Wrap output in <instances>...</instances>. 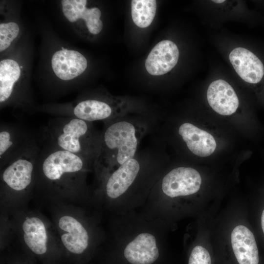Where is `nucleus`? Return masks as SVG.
Here are the masks:
<instances>
[{"mask_svg": "<svg viewBox=\"0 0 264 264\" xmlns=\"http://www.w3.org/2000/svg\"><path fill=\"white\" fill-rule=\"evenodd\" d=\"M53 112L90 122L103 121L105 123L126 115L124 111L113 107L109 102L97 99L82 100L66 109Z\"/></svg>", "mask_w": 264, "mask_h": 264, "instance_id": "6e6552de", "label": "nucleus"}, {"mask_svg": "<svg viewBox=\"0 0 264 264\" xmlns=\"http://www.w3.org/2000/svg\"><path fill=\"white\" fill-rule=\"evenodd\" d=\"M20 32L18 24L13 22L0 24V51L7 49Z\"/></svg>", "mask_w": 264, "mask_h": 264, "instance_id": "aec40b11", "label": "nucleus"}, {"mask_svg": "<svg viewBox=\"0 0 264 264\" xmlns=\"http://www.w3.org/2000/svg\"><path fill=\"white\" fill-rule=\"evenodd\" d=\"M23 240L31 252L39 258L49 254V236L44 221L39 217H26L22 222Z\"/></svg>", "mask_w": 264, "mask_h": 264, "instance_id": "ddd939ff", "label": "nucleus"}, {"mask_svg": "<svg viewBox=\"0 0 264 264\" xmlns=\"http://www.w3.org/2000/svg\"><path fill=\"white\" fill-rule=\"evenodd\" d=\"M41 151L34 140L0 169L2 192L22 195L30 191L35 184L36 167Z\"/></svg>", "mask_w": 264, "mask_h": 264, "instance_id": "0eeeda50", "label": "nucleus"}, {"mask_svg": "<svg viewBox=\"0 0 264 264\" xmlns=\"http://www.w3.org/2000/svg\"><path fill=\"white\" fill-rule=\"evenodd\" d=\"M212 1L215 2V3H223V2L225 1V0H212Z\"/></svg>", "mask_w": 264, "mask_h": 264, "instance_id": "5701e85b", "label": "nucleus"}, {"mask_svg": "<svg viewBox=\"0 0 264 264\" xmlns=\"http://www.w3.org/2000/svg\"><path fill=\"white\" fill-rule=\"evenodd\" d=\"M156 120L125 115L104 123L94 164L96 183L135 156Z\"/></svg>", "mask_w": 264, "mask_h": 264, "instance_id": "7ed1b4c3", "label": "nucleus"}, {"mask_svg": "<svg viewBox=\"0 0 264 264\" xmlns=\"http://www.w3.org/2000/svg\"><path fill=\"white\" fill-rule=\"evenodd\" d=\"M34 140L21 128L2 124L0 128V169Z\"/></svg>", "mask_w": 264, "mask_h": 264, "instance_id": "1a4fd4ad", "label": "nucleus"}, {"mask_svg": "<svg viewBox=\"0 0 264 264\" xmlns=\"http://www.w3.org/2000/svg\"><path fill=\"white\" fill-rule=\"evenodd\" d=\"M131 9L134 23L140 28H145L151 24L154 19L156 2L154 0H132Z\"/></svg>", "mask_w": 264, "mask_h": 264, "instance_id": "6ab92c4d", "label": "nucleus"}, {"mask_svg": "<svg viewBox=\"0 0 264 264\" xmlns=\"http://www.w3.org/2000/svg\"><path fill=\"white\" fill-rule=\"evenodd\" d=\"M164 169L160 143L139 150L96 184L91 200L98 210L110 215L141 208Z\"/></svg>", "mask_w": 264, "mask_h": 264, "instance_id": "f257e3e1", "label": "nucleus"}, {"mask_svg": "<svg viewBox=\"0 0 264 264\" xmlns=\"http://www.w3.org/2000/svg\"><path fill=\"white\" fill-rule=\"evenodd\" d=\"M45 132L49 145L77 154L94 164L101 132L92 122L65 117L50 120Z\"/></svg>", "mask_w": 264, "mask_h": 264, "instance_id": "39448f33", "label": "nucleus"}, {"mask_svg": "<svg viewBox=\"0 0 264 264\" xmlns=\"http://www.w3.org/2000/svg\"><path fill=\"white\" fill-rule=\"evenodd\" d=\"M88 62L80 52L71 49H62L55 52L51 58L52 69L60 79H74L86 69Z\"/></svg>", "mask_w": 264, "mask_h": 264, "instance_id": "f8f14e48", "label": "nucleus"}, {"mask_svg": "<svg viewBox=\"0 0 264 264\" xmlns=\"http://www.w3.org/2000/svg\"><path fill=\"white\" fill-rule=\"evenodd\" d=\"M231 244L239 264H258L259 253L255 237L246 226H236L231 235Z\"/></svg>", "mask_w": 264, "mask_h": 264, "instance_id": "f3484780", "label": "nucleus"}, {"mask_svg": "<svg viewBox=\"0 0 264 264\" xmlns=\"http://www.w3.org/2000/svg\"><path fill=\"white\" fill-rule=\"evenodd\" d=\"M96 216L80 219L69 214L61 216L57 221L62 245L67 252L80 257L93 250L103 242L105 233L98 225Z\"/></svg>", "mask_w": 264, "mask_h": 264, "instance_id": "423d86ee", "label": "nucleus"}, {"mask_svg": "<svg viewBox=\"0 0 264 264\" xmlns=\"http://www.w3.org/2000/svg\"><path fill=\"white\" fill-rule=\"evenodd\" d=\"M178 132L187 148L195 155L206 157L212 154L216 149V142L214 137L192 123H182L178 128Z\"/></svg>", "mask_w": 264, "mask_h": 264, "instance_id": "dca6fc26", "label": "nucleus"}, {"mask_svg": "<svg viewBox=\"0 0 264 264\" xmlns=\"http://www.w3.org/2000/svg\"><path fill=\"white\" fill-rule=\"evenodd\" d=\"M229 59L235 70L244 81L251 84L260 82L264 75V66L259 58L242 47L233 49Z\"/></svg>", "mask_w": 264, "mask_h": 264, "instance_id": "9b49d317", "label": "nucleus"}, {"mask_svg": "<svg viewBox=\"0 0 264 264\" xmlns=\"http://www.w3.org/2000/svg\"><path fill=\"white\" fill-rule=\"evenodd\" d=\"M94 165L84 158L50 145L41 150L35 170V183L59 194H82L90 198L86 178Z\"/></svg>", "mask_w": 264, "mask_h": 264, "instance_id": "20e7f679", "label": "nucleus"}, {"mask_svg": "<svg viewBox=\"0 0 264 264\" xmlns=\"http://www.w3.org/2000/svg\"><path fill=\"white\" fill-rule=\"evenodd\" d=\"M21 74L19 64L15 60L6 59L0 62V103L5 104L14 95L15 87Z\"/></svg>", "mask_w": 264, "mask_h": 264, "instance_id": "a211bd4d", "label": "nucleus"}, {"mask_svg": "<svg viewBox=\"0 0 264 264\" xmlns=\"http://www.w3.org/2000/svg\"><path fill=\"white\" fill-rule=\"evenodd\" d=\"M61 2L64 15L69 22L76 23L83 20L90 33L96 35L101 32L103 22L98 8H88L86 0H63Z\"/></svg>", "mask_w": 264, "mask_h": 264, "instance_id": "4468645a", "label": "nucleus"}, {"mask_svg": "<svg viewBox=\"0 0 264 264\" xmlns=\"http://www.w3.org/2000/svg\"><path fill=\"white\" fill-rule=\"evenodd\" d=\"M103 241L129 264H154L165 242L166 223L137 210L110 215Z\"/></svg>", "mask_w": 264, "mask_h": 264, "instance_id": "f03ea898", "label": "nucleus"}, {"mask_svg": "<svg viewBox=\"0 0 264 264\" xmlns=\"http://www.w3.org/2000/svg\"><path fill=\"white\" fill-rule=\"evenodd\" d=\"M178 58L176 45L171 41L163 40L157 44L149 54L145 67L151 75H163L175 66Z\"/></svg>", "mask_w": 264, "mask_h": 264, "instance_id": "9d476101", "label": "nucleus"}, {"mask_svg": "<svg viewBox=\"0 0 264 264\" xmlns=\"http://www.w3.org/2000/svg\"><path fill=\"white\" fill-rule=\"evenodd\" d=\"M188 264H211L208 251L201 246H196L191 251Z\"/></svg>", "mask_w": 264, "mask_h": 264, "instance_id": "412c9836", "label": "nucleus"}, {"mask_svg": "<svg viewBox=\"0 0 264 264\" xmlns=\"http://www.w3.org/2000/svg\"><path fill=\"white\" fill-rule=\"evenodd\" d=\"M207 99L213 110L222 115L234 113L239 107V99L233 88L222 79L214 81L209 85Z\"/></svg>", "mask_w": 264, "mask_h": 264, "instance_id": "2eb2a0df", "label": "nucleus"}, {"mask_svg": "<svg viewBox=\"0 0 264 264\" xmlns=\"http://www.w3.org/2000/svg\"><path fill=\"white\" fill-rule=\"evenodd\" d=\"M261 223H262V230L264 234V210H263L262 212V214Z\"/></svg>", "mask_w": 264, "mask_h": 264, "instance_id": "4be33fe9", "label": "nucleus"}]
</instances>
